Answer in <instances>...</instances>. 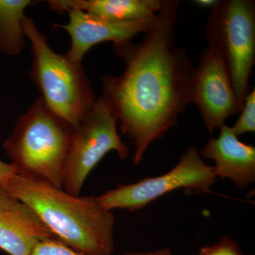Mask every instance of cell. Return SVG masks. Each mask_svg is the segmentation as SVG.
<instances>
[{
	"instance_id": "18",
	"label": "cell",
	"mask_w": 255,
	"mask_h": 255,
	"mask_svg": "<svg viewBox=\"0 0 255 255\" xmlns=\"http://www.w3.org/2000/svg\"><path fill=\"white\" fill-rule=\"evenodd\" d=\"M172 251L169 248H162L157 251L150 252H132L122 255H172Z\"/></svg>"
},
{
	"instance_id": "6",
	"label": "cell",
	"mask_w": 255,
	"mask_h": 255,
	"mask_svg": "<svg viewBox=\"0 0 255 255\" xmlns=\"http://www.w3.org/2000/svg\"><path fill=\"white\" fill-rule=\"evenodd\" d=\"M117 120L102 97L74 127L64 169L63 188L80 195L87 178L108 152L114 151L122 159L129 155L128 147L117 131Z\"/></svg>"
},
{
	"instance_id": "9",
	"label": "cell",
	"mask_w": 255,
	"mask_h": 255,
	"mask_svg": "<svg viewBox=\"0 0 255 255\" xmlns=\"http://www.w3.org/2000/svg\"><path fill=\"white\" fill-rule=\"evenodd\" d=\"M69 21L66 24H55L68 32L71 46L66 56L75 63H82L84 56L92 47L106 41L114 44L132 41L139 33H146L155 27L158 15L155 17L130 22H112L96 18L80 9L67 11Z\"/></svg>"
},
{
	"instance_id": "10",
	"label": "cell",
	"mask_w": 255,
	"mask_h": 255,
	"mask_svg": "<svg viewBox=\"0 0 255 255\" xmlns=\"http://www.w3.org/2000/svg\"><path fill=\"white\" fill-rule=\"evenodd\" d=\"M50 239L56 238L33 210L0 188V249L30 255L38 243Z\"/></svg>"
},
{
	"instance_id": "14",
	"label": "cell",
	"mask_w": 255,
	"mask_h": 255,
	"mask_svg": "<svg viewBox=\"0 0 255 255\" xmlns=\"http://www.w3.org/2000/svg\"><path fill=\"white\" fill-rule=\"evenodd\" d=\"M241 115L232 128L236 136L255 131V89L248 93L242 107Z\"/></svg>"
},
{
	"instance_id": "20",
	"label": "cell",
	"mask_w": 255,
	"mask_h": 255,
	"mask_svg": "<svg viewBox=\"0 0 255 255\" xmlns=\"http://www.w3.org/2000/svg\"></svg>"
},
{
	"instance_id": "7",
	"label": "cell",
	"mask_w": 255,
	"mask_h": 255,
	"mask_svg": "<svg viewBox=\"0 0 255 255\" xmlns=\"http://www.w3.org/2000/svg\"><path fill=\"white\" fill-rule=\"evenodd\" d=\"M216 180L213 166L204 162L196 147H190L167 173L145 178L133 184H120L97 197L100 205L109 211L119 209L134 211L177 189L209 192Z\"/></svg>"
},
{
	"instance_id": "13",
	"label": "cell",
	"mask_w": 255,
	"mask_h": 255,
	"mask_svg": "<svg viewBox=\"0 0 255 255\" xmlns=\"http://www.w3.org/2000/svg\"><path fill=\"white\" fill-rule=\"evenodd\" d=\"M31 0H0V52L14 56L25 46L23 23Z\"/></svg>"
},
{
	"instance_id": "3",
	"label": "cell",
	"mask_w": 255,
	"mask_h": 255,
	"mask_svg": "<svg viewBox=\"0 0 255 255\" xmlns=\"http://www.w3.org/2000/svg\"><path fill=\"white\" fill-rule=\"evenodd\" d=\"M73 128L38 97L3 144L16 174L63 188Z\"/></svg>"
},
{
	"instance_id": "8",
	"label": "cell",
	"mask_w": 255,
	"mask_h": 255,
	"mask_svg": "<svg viewBox=\"0 0 255 255\" xmlns=\"http://www.w3.org/2000/svg\"><path fill=\"white\" fill-rule=\"evenodd\" d=\"M191 104L199 107L206 128L211 134L242 109L226 65L220 55L209 48L201 53L194 69Z\"/></svg>"
},
{
	"instance_id": "19",
	"label": "cell",
	"mask_w": 255,
	"mask_h": 255,
	"mask_svg": "<svg viewBox=\"0 0 255 255\" xmlns=\"http://www.w3.org/2000/svg\"><path fill=\"white\" fill-rule=\"evenodd\" d=\"M194 2L199 6L212 8L218 2V0H196Z\"/></svg>"
},
{
	"instance_id": "4",
	"label": "cell",
	"mask_w": 255,
	"mask_h": 255,
	"mask_svg": "<svg viewBox=\"0 0 255 255\" xmlns=\"http://www.w3.org/2000/svg\"><path fill=\"white\" fill-rule=\"evenodd\" d=\"M23 28L31 43L30 76L41 98L50 110L72 127H77L97 101L82 63H74L66 55L55 53L31 17L26 16Z\"/></svg>"
},
{
	"instance_id": "5",
	"label": "cell",
	"mask_w": 255,
	"mask_h": 255,
	"mask_svg": "<svg viewBox=\"0 0 255 255\" xmlns=\"http://www.w3.org/2000/svg\"><path fill=\"white\" fill-rule=\"evenodd\" d=\"M205 38L226 65L243 107L251 92L249 78L255 63L254 0H219L208 18Z\"/></svg>"
},
{
	"instance_id": "15",
	"label": "cell",
	"mask_w": 255,
	"mask_h": 255,
	"mask_svg": "<svg viewBox=\"0 0 255 255\" xmlns=\"http://www.w3.org/2000/svg\"><path fill=\"white\" fill-rule=\"evenodd\" d=\"M30 255H90L75 251L56 239L40 242Z\"/></svg>"
},
{
	"instance_id": "1",
	"label": "cell",
	"mask_w": 255,
	"mask_h": 255,
	"mask_svg": "<svg viewBox=\"0 0 255 255\" xmlns=\"http://www.w3.org/2000/svg\"><path fill=\"white\" fill-rule=\"evenodd\" d=\"M178 0H162L158 22L140 43L114 44L125 62L119 76L102 78V98L119 122L121 131L135 145L133 163L178 123L191 104L194 68L187 52L174 45Z\"/></svg>"
},
{
	"instance_id": "16",
	"label": "cell",
	"mask_w": 255,
	"mask_h": 255,
	"mask_svg": "<svg viewBox=\"0 0 255 255\" xmlns=\"http://www.w3.org/2000/svg\"><path fill=\"white\" fill-rule=\"evenodd\" d=\"M199 255H244L238 243L228 236H223L219 243L201 248Z\"/></svg>"
},
{
	"instance_id": "2",
	"label": "cell",
	"mask_w": 255,
	"mask_h": 255,
	"mask_svg": "<svg viewBox=\"0 0 255 255\" xmlns=\"http://www.w3.org/2000/svg\"><path fill=\"white\" fill-rule=\"evenodd\" d=\"M33 210L57 240L85 254L112 255L115 217L95 196H76L15 174L1 187Z\"/></svg>"
},
{
	"instance_id": "17",
	"label": "cell",
	"mask_w": 255,
	"mask_h": 255,
	"mask_svg": "<svg viewBox=\"0 0 255 255\" xmlns=\"http://www.w3.org/2000/svg\"><path fill=\"white\" fill-rule=\"evenodd\" d=\"M15 174H16V169L12 164L6 163L0 159V188Z\"/></svg>"
},
{
	"instance_id": "11",
	"label": "cell",
	"mask_w": 255,
	"mask_h": 255,
	"mask_svg": "<svg viewBox=\"0 0 255 255\" xmlns=\"http://www.w3.org/2000/svg\"><path fill=\"white\" fill-rule=\"evenodd\" d=\"M199 154L203 159L214 161L216 177L232 181L239 189L255 182V147L241 141L226 124L220 128L219 136L211 137Z\"/></svg>"
},
{
	"instance_id": "12",
	"label": "cell",
	"mask_w": 255,
	"mask_h": 255,
	"mask_svg": "<svg viewBox=\"0 0 255 255\" xmlns=\"http://www.w3.org/2000/svg\"><path fill=\"white\" fill-rule=\"evenodd\" d=\"M47 3L60 13L80 9L105 21L130 22L155 17L162 0H50Z\"/></svg>"
}]
</instances>
